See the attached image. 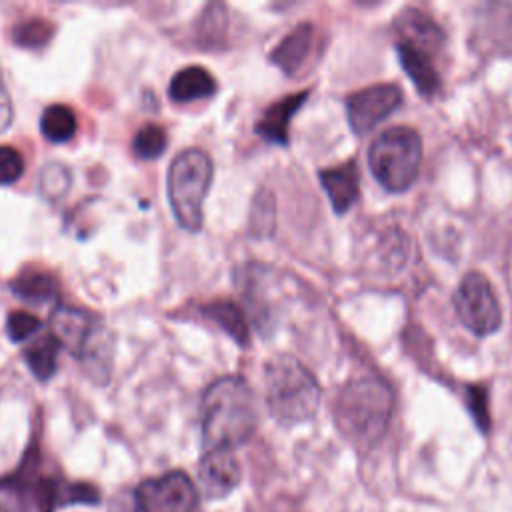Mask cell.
I'll list each match as a JSON object with an SVG mask.
<instances>
[{"mask_svg": "<svg viewBox=\"0 0 512 512\" xmlns=\"http://www.w3.org/2000/svg\"><path fill=\"white\" fill-rule=\"evenodd\" d=\"M166 144H168L166 130L158 124L142 126L132 140L134 154L142 160H154V158L162 156L166 150Z\"/></svg>", "mask_w": 512, "mask_h": 512, "instance_id": "21", "label": "cell"}, {"mask_svg": "<svg viewBox=\"0 0 512 512\" xmlns=\"http://www.w3.org/2000/svg\"><path fill=\"white\" fill-rule=\"evenodd\" d=\"M68 182H70V176H68V170L60 164H52V166H46L44 172H42V178H40V186H42V192L50 198L54 196H60L66 192L68 188Z\"/></svg>", "mask_w": 512, "mask_h": 512, "instance_id": "25", "label": "cell"}, {"mask_svg": "<svg viewBox=\"0 0 512 512\" xmlns=\"http://www.w3.org/2000/svg\"><path fill=\"white\" fill-rule=\"evenodd\" d=\"M214 176L212 158L200 148L182 150L168 168L166 190L174 218L184 230L196 232L204 222V200Z\"/></svg>", "mask_w": 512, "mask_h": 512, "instance_id": "4", "label": "cell"}, {"mask_svg": "<svg viewBox=\"0 0 512 512\" xmlns=\"http://www.w3.org/2000/svg\"><path fill=\"white\" fill-rule=\"evenodd\" d=\"M468 408L470 414L476 420V426L482 432L490 430V416H488V404H486V390L478 388V386H470L468 388Z\"/></svg>", "mask_w": 512, "mask_h": 512, "instance_id": "26", "label": "cell"}, {"mask_svg": "<svg viewBox=\"0 0 512 512\" xmlns=\"http://www.w3.org/2000/svg\"><path fill=\"white\" fill-rule=\"evenodd\" d=\"M264 396L272 418L284 426L302 424L318 412L320 384L294 356L278 354L264 366Z\"/></svg>", "mask_w": 512, "mask_h": 512, "instance_id": "3", "label": "cell"}, {"mask_svg": "<svg viewBox=\"0 0 512 512\" xmlns=\"http://www.w3.org/2000/svg\"><path fill=\"white\" fill-rule=\"evenodd\" d=\"M308 90H302L298 94H290L282 100L272 102L256 122V134L262 136L266 142L276 146L288 144V126L292 116L300 110V106L306 102Z\"/></svg>", "mask_w": 512, "mask_h": 512, "instance_id": "12", "label": "cell"}, {"mask_svg": "<svg viewBox=\"0 0 512 512\" xmlns=\"http://www.w3.org/2000/svg\"><path fill=\"white\" fill-rule=\"evenodd\" d=\"M136 512H198V492L180 470L148 478L134 492Z\"/></svg>", "mask_w": 512, "mask_h": 512, "instance_id": "7", "label": "cell"}, {"mask_svg": "<svg viewBox=\"0 0 512 512\" xmlns=\"http://www.w3.org/2000/svg\"><path fill=\"white\" fill-rule=\"evenodd\" d=\"M396 44H406L410 48L434 54L444 44L442 28L424 12L416 8H404L394 20Z\"/></svg>", "mask_w": 512, "mask_h": 512, "instance_id": "10", "label": "cell"}, {"mask_svg": "<svg viewBox=\"0 0 512 512\" xmlns=\"http://www.w3.org/2000/svg\"><path fill=\"white\" fill-rule=\"evenodd\" d=\"M454 310L458 320L478 338L496 332L502 324V308L498 298L482 272H468L456 292Z\"/></svg>", "mask_w": 512, "mask_h": 512, "instance_id": "6", "label": "cell"}, {"mask_svg": "<svg viewBox=\"0 0 512 512\" xmlns=\"http://www.w3.org/2000/svg\"><path fill=\"white\" fill-rule=\"evenodd\" d=\"M54 26L44 18L24 20L14 28V42L24 48H42L50 42Z\"/></svg>", "mask_w": 512, "mask_h": 512, "instance_id": "22", "label": "cell"}, {"mask_svg": "<svg viewBox=\"0 0 512 512\" xmlns=\"http://www.w3.org/2000/svg\"><path fill=\"white\" fill-rule=\"evenodd\" d=\"M40 328H42V322L26 310H14L8 314L6 332L12 342H22V340L34 336Z\"/></svg>", "mask_w": 512, "mask_h": 512, "instance_id": "23", "label": "cell"}, {"mask_svg": "<svg viewBox=\"0 0 512 512\" xmlns=\"http://www.w3.org/2000/svg\"><path fill=\"white\" fill-rule=\"evenodd\" d=\"M320 184L336 214L348 212L360 198V174L354 160L318 172Z\"/></svg>", "mask_w": 512, "mask_h": 512, "instance_id": "11", "label": "cell"}, {"mask_svg": "<svg viewBox=\"0 0 512 512\" xmlns=\"http://www.w3.org/2000/svg\"><path fill=\"white\" fill-rule=\"evenodd\" d=\"M60 348H62L60 342L50 332V334L38 338L36 342H32V346H28L24 350V360H26L30 372L38 380H48V378L54 376Z\"/></svg>", "mask_w": 512, "mask_h": 512, "instance_id": "18", "label": "cell"}, {"mask_svg": "<svg viewBox=\"0 0 512 512\" xmlns=\"http://www.w3.org/2000/svg\"><path fill=\"white\" fill-rule=\"evenodd\" d=\"M204 314L216 322L236 344L246 346L250 344V332H248V322L240 306H236L230 300H216L204 306Z\"/></svg>", "mask_w": 512, "mask_h": 512, "instance_id": "17", "label": "cell"}, {"mask_svg": "<svg viewBox=\"0 0 512 512\" xmlns=\"http://www.w3.org/2000/svg\"><path fill=\"white\" fill-rule=\"evenodd\" d=\"M396 54L404 72L410 76L412 84L416 86V90L422 96L432 98L440 90V74L434 68L432 56L422 50L410 48L406 44H396Z\"/></svg>", "mask_w": 512, "mask_h": 512, "instance_id": "15", "label": "cell"}, {"mask_svg": "<svg viewBox=\"0 0 512 512\" xmlns=\"http://www.w3.org/2000/svg\"><path fill=\"white\" fill-rule=\"evenodd\" d=\"M214 76L202 66H188L178 70L168 86V94L174 102L186 104L200 98H210L216 92Z\"/></svg>", "mask_w": 512, "mask_h": 512, "instance_id": "16", "label": "cell"}, {"mask_svg": "<svg viewBox=\"0 0 512 512\" xmlns=\"http://www.w3.org/2000/svg\"><path fill=\"white\" fill-rule=\"evenodd\" d=\"M256 398L242 376L214 380L202 398V440L206 450H234L254 434Z\"/></svg>", "mask_w": 512, "mask_h": 512, "instance_id": "1", "label": "cell"}, {"mask_svg": "<svg viewBox=\"0 0 512 512\" xmlns=\"http://www.w3.org/2000/svg\"><path fill=\"white\" fill-rule=\"evenodd\" d=\"M78 122L70 106L52 104L40 116V132L54 144H64L76 134Z\"/></svg>", "mask_w": 512, "mask_h": 512, "instance_id": "20", "label": "cell"}, {"mask_svg": "<svg viewBox=\"0 0 512 512\" xmlns=\"http://www.w3.org/2000/svg\"><path fill=\"white\" fill-rule=\"evenodd\" d=\"M198 478L204 494L216 500L228 496L240 484L242 470L232 450H206L198 466Z\"/></svg>", "mask_w": 512, "mask_h": 512, "instance_id": "9", "label": "cell"}, {"mask_svg": "<svg viewBox=\"0 0 512 512\" xmlns=\"http://www.w3.org/2000/svg\"><path fill=\"white\" fill-rule=\"evenodd\" d=\"M402 90L396 84H372L346 98V116L354 134H366L402 106Z\"/></svg>", "mask_w": 512, "mask_h": 512, "instance_id": "8", "label": "cell"}, {"mask_svg": "<svg viewBox=\"0 0 512 512\" xmlns=\"http://www.w3.org/2000/svg\"><path fill=\"white\" fill-rule=\"evenodd\" d=\"M392 412V388L376 376L346 384L334 402V422L340 434L358 448H370L382 440Z\"/></svg>", "mask_w": 512, "mask_h": 512, "instance_id": "2", "label": "cell"}, {"mask_svg": "<svg viewBox=\"0 0 512 512\" xmlns=\"http://www.w3.org/2000/svg\"><path fill=\"white\" fill-rule=\"evenodd\" d=\"M0 512H10L8 508H4V506H0Z\"/></svg>", "mask_w": 512, "mask_h": 512, "instance_id": "28", "label": "cell"}, {"mask_svg": "<svg viewBox=\"0 0 512 512\" xmlns=\"http://www.w3.org/2000/svg\"><path fill=\"white\" fill-rule=\"evenodd\" d=\"M12 292L30 302H48L56 296L58 284L50 272L24 270L12 280Z\"/></svg>", "mask_w": 512, "mask_h": 512, "instance_id": "19", "label": "cell"}, {"mask_svg": "<svg viewBox=\"0 0 512 512\" xmlns=\"http://www.w3.org/2000/svg\"><path fill=\"white\" fill-rule=\"evenodd\" d=\"M368 166L388 192H406L422 166V138L414 128L394 126L376 136L368 150Z\"/></svg>", "mask_w": 512, "mask_h": 512, "instance_id": "5", "label": "cell"}, {"mask_svg": "<svg viewBox=\"0 0 512 512\" xmlns=\"http://www.w3.org/2000/svg\"><path fill=\"white\" fill-rule=\"evenodd\" d=\"M314 36L316 30L310 22H304L300 26H296L290 34H286L278 46L272 50L270 60L288 76L296 74L304 62L308 60V56L312 54V46H314Z\"/></svg>", "mask_w": 512, "mask_h": 512, "instance_id": "13", "label": "cell"}, {"mask_svg": "<svg viewBox=\"0 0 512 512\" xmlns=\"http://www.w3.org/2000/svg\"><path fill=\"white\" fill-rule=\"evenodd\" d=\"M12 116H14L12 100H10L8 88H6L4 80H2V72H0V134L8 130V126L12 124Z\"/></svg>", "mask_w": 512, "mask_h": 512, "instance_id": "27", "label": "cell"}, {"mask_svg": "<svg viewBox=\"0 0 512 512\" xmlns=\"http://www.w3.org/2000/svg\"><path fill=\"white\" fill-rule=\"evenodd\" d=\"M24 172V158L14 146H0V186L16 182Z\"/></svg>", "mask_w": 512, "mask_h": 512, "instance_id": "24", "label": "cell"}, {"mask_svg": "<svg viewBox=\"0 0 512 512\" xmlns=\"http://www.w3.org/2000/svg\"><path fill=\"white\" fill-rule=\"evenodd\" d=\"M94 322L76 308H60L52 316V334L60 346H68L74 354H84L92 338Z\"/></svg>", "mask_w": 512, "mask_h": 512, "instance_id": "14", "label": "cell"}]
</instances>
